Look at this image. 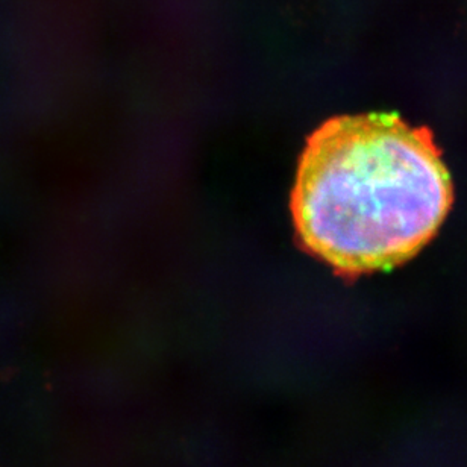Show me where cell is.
<instances>
[{
	"label": "cell",
	"mask_w": 467,
	"mask_h": 467,
	"mask_svg": "<svg viewBox=\"0 0 467 467\" xmlns=\"http://www.w3.org/2000/svg\"><path fill=\"white\" fill-rule=\"evenodd\" d=\"M452 200L428 129L393 114L335 117L307 141L291 211L300 241L334 269L367 273L417 253Z\"/></svg>",
	"instance_id": "obj_1"
}]
</instances>
